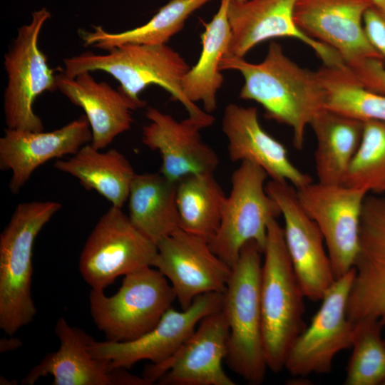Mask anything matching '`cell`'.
<instances>
[{
  "instance_id": "1",
  "label": "cell",
  "mask_w": 385,
  "mask_h": 385,
  "mask_svg": "<svg viewBox=\"0 0 385 385\" xmlns=\"http://www.w3.org/2000/svg\"><path fill=\"white\" fill-rule=\"evenodd\" d=\"M220 70L240 72L244 83L239 98L258 103L267 118L291 128L294 148H303L306 128L325 108V91L317 71L299 66L276 42L270 43L261 62L223 57Z\"/></svg>"
},
{
  "instance_id": "2",
  "label": "cell",
  "mask_w": 385,
  "mask_h": 385,
  "mask_svg": "<svg viewBox=\"0 0 385 385\" xmlns=\"http://www.w3.org/2000/svg\"><path fill=\"white\" fill-rule=\"evenodd\" d=\"M61 71L73 78L83 71H103L119 83V90L135 103L139 108L145 102L140 93L150 85L168 91L182 103L189 117L211 125L214 118L190 101L182 89V81L190 66L174 49L165 44H123L98 54L85 51L63 59Z\"/></svg>"
},
{
  "instance_id": "3",
  "label": "cell",
  "mask_w": 385,
  "mask_h": 385,
  "mask_svg": "<svg viewBox=\"0 0 385 385\" xmlns=\"http://www.w3.org/2000/svg\"><path fill=\"white\" fill-rule=\"evenodd\" d=\"M260 280L262 334L267 368L284 369L287 353L304 330L305 297L294 274L283 228L277 219L267 227Z\"/></svg>"
},
{
  "instance_id": "4",
  "label": "cell",
  "mask_w": 385,
  "mask_h": 385,
  "mask_svg": "<svg viewBox=\"0 0 385 385\" xmlns=\"http://www.w3.org/2000/svg\"><path fill=\"white\" fill-rule=\"evenodd\" d=\"M61 208L56 201L19 203L0 235V328L9 336L36 314L31 292L34 244Z\"/></svg>"
},
{
  "instance_id": "5",
  "label": "cell",
  "mask_w": 385,
  "mask_h": 385,
  "mask_svg": "<svg viewBox=\"0 0 385 385\" xmlns=\"http://www.w3.org/2000/svg\"><path fill=\"white\" fill-rule=\"evenodd\" d=\"M262 255L254 240L242 247L232 267L222 307L229 327L225 360L233 372L252 385L263 382L268 369L262 334Z\"/></svg>"
},
{
  "instance_id": "6",
  "label": "cell",
  "mask_w": 385,
  "mask_h": 385,
  "mask_svg": "<svg viewBox=\"0 0 385 385\" xmlns=\"http://www.w3.org/2000/svg\"><path fill=\"white\" fill-rule=\"evenodd\" d=\"M175 299L169 281L154 267L125 275L113 295L91 289L88 297L93 322L111 342L131 341L150 331Z\"/></svg>"
},
{
  "instance_id": "7",
  "label": "cell",
  "mask_w": 385,
  "mask_h": 385,
  "mask_svg": "<svg viewBox=\"0 0 385 385\" xmlns=\"http://www.w3.org/2000/svg\"><path fill=\"white\" fill-rule=\"evenodd\" d=\"M50 11L41 8L31 21L19 28L16 36L4 56L6 86L4 95L5 122L8 128L43 131V122L34 110L36 98L58 90L56 75L40 49L38 39Z\"/></svg>"
},
{
  "instance_id": "8",
  "label": "cell",
  "mask_w": 385,
  "mask_h": 385,
  "mask_svg": "<svg viewBox=\"0 0 385 385\" xmlns=\"http://www.w3.org/2000/svg\"><path fill=\"white\" fill-rule=\"evenodd\" d=\"M267 173L242 161L231 176V189L222 208L220 227L208 242L211 250L231 268L241 249L255 241L263 252L270 222L281 215L278 205L266 190Z\"/></svg>"
},
{
  "instance_id": "9",
  "label": "cell",
  "mask_w": 385,
  "mask_h": 385,
  "mask_svg": "<svg viewBox=\"0 0 385 385\" xmlns=\"http://www.w3.org/2000/svg\"><path fill=\"white\" fill-rule=\"evenodd\" d=\"M157 252L156 244L132 223L121 208L111 205L88 235L78 268L91 289L104 290L120 276L153 267Z\"/></svg>"
},
{
  "instance_id": "10",
  "label": "cell",
  "mask_w": 385,
  "mask_h": 385,
  "mask_svg": "<svg viewBox=\"0 0 385 385\" xmlns=\"http://www.w3.org/2000/svg\"><path fill=\"white\" fill-rule=\"evenodd\" d=\"M296 190L302 207L323 235L336 279L342 277L354 267L359 252L368 192L344 184L318 181Z\"/></svg>"
},
{
  "instance_id": "11",
  "label": "cell",
  "mask_w": 385,
  "mask_h": 385,
  "mask_svg": "<svg viewBox=\"0 0 385 385\" xmlns=\"http://www.w3.org/2000/svg\"><path fill=\"white\" fill-rule=\"evenodd\" d=\"M353 267L337 278L322 299L309 326L290 347L284 369L294 376L328 374L341 351L351 347L354 323L347 316V302L354 278Z\"/></svg>"
},
{
  "instance_id": "12",
  "label": "cell",
  "mask_w": 385,
  "mask_h": 385,
  "mask_svg": "<svg viewBox=\"0 0 385 385\" xmlns=\"http://www.w3.org/2000/svg\"><path fill=\"white\" fill-rule=\"evenodd\" d=\"M222 302L223 292L201 294L181 311L169 308L158 324L140 337L127 342H98L93 339L88 351L95 359L110 361L113 369H129L142 360L161 364L178 351L202 318L221 309Z\"/></svg>"
},
{
  "instance_id": "13",
  "label": "cell",
  "mask_w": 385,
  "mask_h": 385,
  "mask_svg": "<svg viewBox=\"0 0 385 385\" xmlns=\"http://www.w3.org/2000/svg\"><path fill=\"white\" fill-rule=\"evenodd\" d=\"M266 190L283 217L286 247L304 297L322 300L337 279L322 232L304 211L293 185L270 180Z\"/></svg>"
},
{
  "instance_id": "14",
  "label": "cell",
  "mask_w": 385,
  "mask_h": 385,
  "mask_svg": "<svg viewBox=\"0 0 385 385\" xmlns=\"http://www.w3.org/2000/svg\"><path fill=\"white\" fill-rule=\"evenodd\" d=\"M156 246L153 267L168 279L181 309L201 294L225 290L232 268L211 250L205 239L179 228Z\"/></svg>"
},
{
  "instance_id": "15",
  "label": "cell",
  "mask_w": 385,
  "mask_h": 385,
  "mask_svg": "<svg viewBox=\"0 0 385 385\" xmlns=\"http://www.w3.org/2000/svg\"><path fill=\"white\" fill-rule=\"evenodd\" d=\"M228 336L227 321L221 309L202 318L171 358L148 366L142 376L151 384L235 385L222 367Z\"/></svg>"
},
{
  "instance_id": "16",
  "label": "cell",
  "mask_w": 385,
  "mask_h": 385,
  "mask_svg": "<svg viewBox=\"0 0 385 385\" xmlns=\"http://www.w3.org/2000/svg\"><path fill=\"white\" fill-rule=\"evenodd\" d=\"M296 0H230V41L225 57L244 58L257 44L274 38H293L311 48L323 65H345L330 47L306 35L294 19Z\"/></svg>"
},
{
  "instance_id": "17",
  "label": "cell",
  "mask_w": 385,
  "mask_h": 385,
  "mask_svg": "<svg viewBox=\"0 0 385 385\" xmlns=\"http://www.w3.org/2000/svg\"><path fill=\"white\" fill-rule=\"evenodd\" d=\"M369 0H296L294 19L306 35L334 50L348 68L379 56L369 43L364 16Z\"/></svg>"
},
{
  "instance_id": "18",
  "label": "cell",
  "mask_w": 385,
  "mask_h": 385,
  "mask_svg": "<svg viewBox=\"0 0 385 385\" xmlns=\"http://www.w3.org/2000/svg\"><path fill=\"white\" fill-rule=\"evenodd\" d=\"M347 302L351 322L372 319L385 327V197L367 195L359 248Z\"/></svg>"
},
{
  "instance_id": "19",
  "label": "cell",
  "mask_w": 385,
  "mask_h": 385,
  "mask_svg": "<svg viewBox=\"0 0 385 385\" xmlns=\"http://www.w3.org/2000/svg\"><path fill=\"white\" fill-rule=\"evenodd\" d=\"M54 332L59 348L47 353L21 384L33 385L40 378L51 376L53 385H150L143 376L133 375L126 369H113L110 361L93 358L88 349L93 338L69 325L64 318L57 320Z\"/></svg>"
},
{
  "instance_id": "20",
  "label": "cell",
  "mask_w": 385,
  "mask_h": 385,
  "mask_svg": "<svg viewBox=\"0 0 385 385\" xmlns=\"http://www.w3.org/2000/svg\"><path fill=\"white\" fill-rule=\"evenodd\" d=\"M91 139L85 115L48 132L6 128L0 138V169L11 172L9 189L17 194L39 166L75 154Z\"/></svg>"
},
{
  "instance_id": "21",
  "label": "cell",
  "mask_w": 385,
  "mask_h": 385,
  "mask_svg": "<svg viewBox=\"0 0 385 385\" xmlns=\"http://www.w3.org/2000/svg\"><path fill=\"white\" fill-rule=\"evenodd\" d=\"M145 116L149 123L143 126L142 142L159 152L162 163L160 173L169 180L198 173H214L219 159L215 151L201 138L202 123L188 117L181 121L153 107Z\"/></svg>"
},
{
  "instance_id": "22",
  "label": "cell",
  "mask_w": 385,
  "mask_h": 385,
  "mask_svg": "<svg viewBox=\"0 0 385 385\" xmlns=\"http://www.w3.org/2000/svg\"><path fill=\"white\" fill-rule=\"evenodd\" d=\"M222 130L227 141L230 159L248 161L262 168L271 180L287 182L299 189L311 177L291 161L285 146L262 127L255 107L228 104L224 111Z\"/></svg>"
},
{
  "instance_id": "23",
  "label": "cell",
  "mask_w": 385,
  "mask_h": 385,
  "mask_svg": "<svg viewBox=\"0 0 385 385\" xmlns=\"http://www.w3.org/2000/svg\"><path fill=\"white\" fill-rule=\"evenodd\" d=\"M56 82L58 90L84 111L92 133L91 144L95 148L105 149L131 128L133 111L139 107L118 88L96 81L89 71L73 78L61 71L56 75Z\"/></svg>"
},
{
  "instance_id": "24",
  "label": "cell",
  "mask_w": 385,
  "mask_h": 385,
  "mask_svg": "<svg viewBox=\"0 0 385 385\" xmlns=\"http://www.w3.org/2000/svg\"><path fill=\"white\" fill-rule=\"evenodd\" d=\"M316 138L315 169L318 182L344 181L361 142L364 121L324 108L309 124Z\"/></svg>"
},
{
  "instance_id": "25",
  "label": "cell",
  "mask_w": 385,
  "mask_h": 385,
  "mask_svg": "<svg viewBox=\"0 0 385 385\" xmlns=\"http://www.w3.org/2000/svg\"><path fill=\"white\" fill-rule=\"evenodd\" d=\"M102 150L88 143L70 157L58 159L54 167L78 179L86 190L97 192L112 206L121 208L128 201L136 173L122 153L114 148Z\"/></svg>"
},
{
  "instance_id": "26",
  "label": "cell",
  "mask_w": 385,
  "mask_h": 385,
  "mask_svg": "<svg viewBox=\"0 0 385 385\" xmlns=\"http://www.w3.org/2000/svg\"><path fill=\"white\" fill-rule=\"evenodd\" d=\"M230 0H221L212 19L202 22V50L197 62L190 67L182 81V89L186 98L193 103L200 102L208 113L217 108V93L223 83L220 63L226 55L230 41L228 21Z\"/></svg>"
},
{
  "instance_id": "27",
  "label": "cell",
  "mask_w": 385,
  "mask_h": 385,
  "mask_svg": "<svg viewBox=\"0 0 385 385\" xmlns=\"http://www.w3.org/2000/svg\"><path fill=\"white\" fill-rule=\"evenodd\" d=\"M178 182L160 173L136 174L128 198L132 223L155 244L180 228Z\"/></svg>"
},
{
  "instance_id": "28",
  "label": "cell",
  "mask_w": 385,
  "mask_h": 385,
  "mask_svg": "<svg viewBox=\"0 0 385 385\" xmlns=\"http://www.w3.org/2000/svg\"><path fill=\"white\" fill-rule=\"evenodd\" d=\"M210 0H170L145 24L120 32H109L101 26L79 30L86 46L106 51L123 44H165L183 27L188 17Z\"/></svg>"
},
{
  "instance_id": "29",
  "label": "cell",
  "mask_w": 385,
  "mask_h": 385,
  "mask_svg": "<svg viewBox=\"0 0 385 385\" xmlns=\"http://www.w3.org/2000/svg\"><path fill=\"white\" fill-rule=\"evenodd\" d=\"M226 196L214 173L187 175L178 181L180 228L208 242L220 227Z\"/></svg>"
},
{
  "instance_id": "30",
  "label": "cell",
  "mask_w": 385,
  "mask_h": 385,
  "mask_svg": "<svg viewBox=\"0 0 385 385\" xmlns=\"http://www.w3.org/2000/svg\"><path fill=\"white\" fill-rule=\"evenodd\" d=\"M325 91V108L361 120L385 122V94L363 87L346 66L317 70Z\"/></svg>"
},
{
  "instance_id": "31",
  "label": "cell",
  "mask_w": 385,
  "mask_h": 385,
  "mask_svg": "<svg viewBox=\"0 0 385 385\" xmlns=\"http://www.w3.org/2000/svg\"><path fill=\"white\" fill-rule=\"evenodd\" d=\"M383 326L362 319L354 323L352 353L344 380L346 385H381L385 380V341Z\"/></svg>"
},
{
  "instance_id": "32",
  "label": "cell",
  "mask_w": 385,
  "mask_h": 385,
  "mask_svg": "<svg viewBox=\"0 0 385 385\" xmlns=\"http://www.w3.org/2000/svg\"><path fill=\"white\" fill-rule=\"evenodd\" d=\"M344 185L368 193H385V122L364 121L361 142Z\"/></svg>"
},
{
  "instance_id": "33",
  "label": "cell",
  "mask_w": 385,
  "mask_h": 385,
  "mask_svg": "<svg viewBox=\"0 0 385 385\" xmlns=\"http://www.w3.org/2000/svg\"><path fill=\"white\" fill-rule=\"evenodd\" d=\"M363 22L366 37L385 66V9L371 6Z\"/></svg>"
},
{
  "instance_id": "34",
  "label": "cell",
  "mask_w": 385,
  "mask_h": 385,
  "mask_svg": "<svg viewBox=\"0 0 385 385\" xmlns=\"http://www.w3.org/2000/svg\"><path fill=\"white\" fill-rule=\"evenodd\" d=\"M349 68L363 87L385 94V66L380 60L368 59Z\"/></svg>"
},
{
  "instance_id": "35",
  "label": "cell",
  "mask_w": 385,
  "mask_h": 385,
  "mask_svg": "<svg viewBox=\"0 0 385 385\" xmlns=\"http://www.w3.org/2000/svg\"><path fill=\"white\" fill-rule=\"evenodd\" d=\"M21 345V341L19 338L10 336L9 338H2L0 341V351L5 352L18 349Z\"/></svg>"
},
{
  "instance_id": "36",
  "label": "cell",
  "mask_w": 385,
  "mask_h": 385,
  "mask_svg": "<svg viewBox=\"0 0 385 385\" xmlns=\"http://www.w3.org/2000/svg\"><path fill=\"white\" fill-rule=\"evenodd\" d=\"M373 5L382 9H385V0H369Z\"/></svg>"
},
{
  "instance_id": "37",
  "label": "cell",
  "mask_w": 385,
  "mask_h": 385,
  "mask_svg": "<svg viewBox=\"0 0 385 385\" xmlns=\"http://www.w3.org/2000/svg\"><path fill=\"white\" fill-rule=\"evenodd\" d=\"M233 1H239V2H242V1H247V0H233Z\"/></svg>"
},
{
  "instance_id": "38",
  "label": "cell",
  "mask_w": 385,
  "mask_h": 385,
  "mask_svg": "<svg viewBox=\"0 0 385 385\" xmlns=\"http://www.w3.org/2000/svg\"><path fill=\"white\" fill-rule=\"evenodd\" d=\"M381 385H385V380L383 381Z\"/></svg>"
},
{
  "instance_id": "39",
  "label": "cell",
  "mask_w": 385,
  "mask_h": 385,
  "mask_svg": "<svg viewBox=\"0 0 385 385\" xmlns=\"http://www.w3.org/2000/svg\"><path fill=\"white\" fill-rule=\"evenodd\" d=\"M384 341H385V336H384Z\"/></svg>"
}]
</instances>
